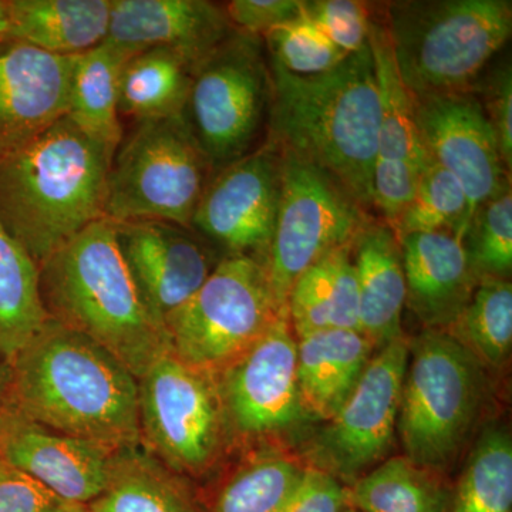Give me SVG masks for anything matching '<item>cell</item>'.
<instances>
[{"mask_svg":"<svg viewBox=\"0 0 512 512\" xmlns=\"http://www.w3.org/2000/svg\"><path fill=\"white\" fill-rule=\"evenodd\" d=\"M269 69L265 143L319 168L373 214L380 101L369 43L319 76H293L271 62Z\"/></svg>","mask_w":512,"mask_h":512,"instance_id":"obj_1","label":"cell"},{"mask_svg":"<svg viewBox=\"0 0 512 512\" xmlns=\"http://www.w3.org/2000/svg\"><path fill=\"white\" fill-rule=\"evenodd\" d=\"M10 372L25 419L114 453L143 439L136 376L82 333L49 318Z\"/></svg>","mask_w":512,"mask_h":512,"instance_id":"obj_2","label":"cell"},{"mask_svg":"<svg viewBox=\"0 0 512 512\" xmlns=\"http://www.w3.org/2000/svg\"><path fill=\"white\" fill-rule=\"evenodd\" d=\"M113 156L63 117L0 157V220L37 266L106 218Z\"/></svg>","mask_w":512,"mask_h":512,"instance_id":"obj_3","label":"cell"},{"mask_svg":"<svg viewBox=\"0 0 512 512\" xmlns=\"http://www.w3.org/2000/svg\"><path fill=\"white\" fill-rule=\"evenodd\" d=\"M47 316L106 349L140 379L170 352L163 323L131 275L114 222H94L39 266Z\"/></svg>","mask_w":512,"mask_h":512,"instance_id":"obj_4","label":"cell"},{"mask_svg":"<svg viewBox=\"0 0 512 512\" xmlns=\"http://www.w3.org/2000/svg\"><path fill=\"white\" fill-rule=\"evenodd\" d=\"M382 10L413 99L474 92L512 33L511 0H394Z\"/></svg>","mask_w":512,"mask_h":512,"instance_id":"obj_5","label":"cell"},{"mask_svg":"<svg viewBox=\"0 0 512 512\" xmlns=\"http://www.w3.org/2000/svg\"><path fill=\"white\" fill-rule=\"evenodd\" d=\"M484 383V367L446 330L409 340L396 426L403 456L443 474L476 424Z\"/></svg>","mask_w":512,"mask_h":512,"instance_id":"obj_6","label":"cell"},{"mask_svg":"<svg viewBox=\"0 0 512 512\" xmlns=\"http://www.w3.org/2000/svg\"><path fill=\"white\" fill-rule=\"evenodd\" d=\"M271 92L264 40L239 30L192 69L183 119L212 173L265 143Z\"/></svg>","mask_w":512,"mask_h":512,"instance_id":"obj_7","label":"cell"},{"mask_svg":"<svg viewBox=\"0 0 512 512\" xmlns=\"http://www.w3.org/2000/svg\"><path fill=\"white\" fill-rule=\"evenodd\" d=\"M212 168L181 117L136 121L121 138L107 180L106 218L190 228Z\"/></svg>","mask_w":512,"mask_h":512,"instance_id":"obj_8","label":"cell"},{"mask_svg":"<svg viewBox=\"0 0 512 512\" xmlns=\"http://www.w3.org/2000/svg\"><path fill=\"white\" fill-rule=\"evenodd\" d=\"M282 315L288 312L276 301L266 266L225 256L164 326L173 355L211 375L244 355Z\"/></svg>","mask_w":512,"mask_h":512,"instance_id":"obj_9","label":"cell"},{"mask_svg":"<svg viewBox=\"0 0 512 512\" xmlns=\"http://www.w3.org/2000/svg\"><path fill=\"white\" fill-rule=\"evenodd\" d=\"M281 158V197L266 271L286 311L299 276L330 252L352 245L373 215L319 168L292 154Z\"/></svg>","mask_w":512,"mask_h":512,"instance_id":"obj_10","label":"cell"},{"mask_svg":"<svg viewBox=\"0 0 512 512\" xmlns=\"http://www.w3.org/2000/svg\"><path fill=\"white\" fill-rule=\"evenodd\" d=\"M141 437L178 473L200 474L217 454L221 397L210 375L173 355L158 357L138 379Z\"/></svg>","mask_w":512,"mask_h":512,"instance_id":"obj_11","label":"cell"},{"mask_svg":"<svg viewBox=\"0 0 512 512\" xmlns=\"http://www.w3.org/2000/svg\"><path fill=\"white\" fill-rule=\"evenodd\" d=\"M409 340H394L370 357L359 383L313 443L316 470L355 483L386 460L399 416Z\"/></svg>","mask_w":512,"mask_h":512,"instance_id":"obj_12","label":"cell"},{"mask_svg":"<svg viewBox=\"0 0 512 512\" xmlns=\"http://www.w3.org/2000/svg\"><path fill=\"white\" fill-rule=\"evenodd\" d=\"M281 153L269 143L212 175L190 228L225 256L266 266L281 197Z\"/></svg>","mask_w":512,"mask_h":512,"instance_id":"obj_13","label":"cell"},{"mask_svg":"<svg viewBox=\"0 0 512 512\" xmlns=\"http://www.w3.org/2000/svg\"><path fill=\"white\" fill-rule=\"evenodd\" d=\"M413 101L424 153L463 187L468 224L478 205L511 185L493 127L473 92L436 94Z\"/></svg>","mask_w":512,"mask_h":512,"instance_id":"obj_14","label":"cell"},{"mask_svg":"<svg viewBox=\"0 0 512 512\" xmlns=\"http://www.w3.org/2000/svg\"><path fill=\"white\" fill-rule=\"evenodd\" d=\"M296 362L298 340L288 315H282L254 346L222 370L221 403L239 431L272 433L305 417Z\"/></svg>","mask_w":512,"mask_h":512,"instance_id":"obj_15","label":"cell"},{"mask_svg":"<svg viewBox=\"0 0 512 512\" xmlns=\"http://www.w3.org/2000/svg\"><path fill=\"white\" fill-rule=\"evenodd\" d=\"M114 228L144 301L163 325L222 259L197 232L174 222L121 221L114 222Z\"/></svg>","mask_w":512,"mask_h":512,"instance_id":"obj_16","label":"cell"},{"mask_svg":"<svg viewBox=\"0 0 512 512\" xmlns=\"http://www.w3.org/2000/svg\"><path fill=\"white\" fill-rule=\"evenodd\" d=\"M369 47L375 62L380 128L373 173V210L392 227L412 201L427 154L421 146L412 94L404 86L386 25L372 15Z\"/></svg>","mask_w":512,"mask_h":512,"instance_id":"obj_17","label":"cell"},{"mask_svg":"<svg viewBox=\"0 0 512 512\" xmlns=\"http://www.w3.org/2000/svg\"><path fill=\"white\" fill-rule=\"evenodd\" d=\"M74 59L0 43V157L66 117Z\"/></svg>","mask_w":512,"mask_h":512,"instance_id":"obj_18","label":"cell"},{"mask_svg":"<svg viewBox=\"0 0 512 512\" xmlns=\"http://www.w3.org/2000/svg\"><path fill=\"white\" fill-rule=\"evenodd\" d=\"M119 453L46 429L18 413L0 434V457L72 503L87 505L109 487Z\"/></svg>","mask_w":512,"mask_h":512,"instance_id":"obj_19","label":"cell"},{"mask_svg":"<svg viewBox=\"0 0 512 512\" xmlns=\"http://www.w3.org/2000/svg\"><path fill=\"white\" fill-rule=\"evenodd\" d=\"M234 30L224 5L208 0H111L106 42L128 55L175 50L195 67Z\"/></svg>","mask_w":512,"mask_h":512,"instance_id":"obj_20","label":"cell"},{"mask_svg":"<svg viewBox=\"0 0 512 512\" xmlns=\"http://www.w3.org/2000/svg\"><path fill=\"white\" fill-rule=\"evenodd\" d=\"M402 247L406 306L424 328L447 330L470 302L477 281L454 232L410 234Z\"/></svg>","mask_w":512,"mask_h":512,"instance_id":"obj_21","label":"cell"},{"mask_svg":"<svg viewBox=\"0 0 512 512\" xmlns=\"http://www.w3.org/2000/svg\"><path fill=\"white\" fill-rule=\"evenodd\" d=\"M359 286V332L373 349L403 338L406 308L402 247L392 227L372 218L352 245Z\"/></svg>","mask_w":512,"mask_h":512,"instance_id":"obj_22","label":"cell"},{"mask_svg":"<svg viewBox=\"0 0 512 512\" xmlns=\"http://www.w3.org/2000/svg\"><path fill=\"white\" fill-rule=\"evenodd\" d=\"M296 340L303 416L329 421L355 390L375 349L357 330H320Z\"/></svg>","mask_w":512,"mask_h":512,"instance_id":"obj_23","label":"cell"},{"mask_svg":"<svg viewBox=\"0 0 512 512\" xmlns=\"http://www.w3.org/2000/svg\"><path fill=\"white\" fill-rule=\"evenodd\" d=\"M10 39L56 56H80L106 42L111 0H9Z\"/></svg>","mask_w":512,"mask_h":512,"instance_id":"obj_24","label":"cell"},{"mask_svg":"<svg viewBox=\"0 0 512 512\" xmlns=\"http://www.w3.org/2000/svg\"><path fill=\"white\" fill-rule=\"evenodd\" d=\"M352 245L330 252L292 286L286 311L296 339L320 330L359 332V286Z\"/></svg>","mask_w":512,"mask_h":512,"instance_id":"obj_25","label":"cell"},{"mask_svg":"<svg viewBox=\"0 0 512 512\" xmlns=\"http://www.w3.org/2000/svg\"><path fill=\"white\" fill-rule=\"evenodd\" d=\"M131 55L101 43L74 59L66 117L87 137L116 151L124 136L119 111L120 76Z\"/></svg>","mask_w":512,"mask_h":512,"instance_id":"obj_26","label":"cell"},{"mask_svg":"<svg viewBox=\"0 0 512 512\" xmlns=\"http://www.w3.org/2000/svg\"><path fill=\"white\" fill-rule=\"evenodd\" d=\"M194 64L175 50L151 47L134 53L120 76V117L136 121L183 116Z\"/></svg>","mask_w":512,"mask_h":512,"instance_id":"obj_27","label":"cell"},{"mask_svg":"<svg viewBox=\"0 0 512 512\" xmlns=\"http://www.w3.org/2000/svg\"><path fill=\"white\" fill-rule=\"evenodd\" d=\"M451 487L441 473L404 456L389 457L345 487L357 512H446Z\"/></svg>","mask_w":512,"mask_h":512,"instance_id":"obj_28","label":"cell"},{"mask_svg":"<svg viewBox=\"0 0 512 512\" xmlns=\"http://www.w3.org/2000/svg\"><path fill=\"white\" fill-rule=\"evenodd\" d=\"M39 266L0 220V356L9 363L45 328Z\"/></svg>","mask_w":512,"mask_h":512,"instance_id":"obj_29","label":"cell"},{"mask_svg":"<svg viewBox=\"0 0 512 512\" xmlns=\"http://www.w3.org/2000/svg\"><path fill=\"white\" fill-rule=\"evenodd\" d=\"M89 512H202L183 485L163 468L133 450L116 456L109 487L92 503Z\"/></svg>","mask_w":512,"mask_h":512,"instance_id":"obj_30","label":"cell"},{"mask_svg":"<svg viewBox=\"0 0 512 512\" xmlns=\"http://www.w3.org/2000/svg\"><path fill=\"white\" fill-rule=\"evenodd\" d=\"M446 512H512V441L507 430L491 427L478 437L451 487Z\"/></svg>","mask_w":512,"mask_h":512,"instance_id":"obj_31","label":"cell"},{"mask_svg":"<svg viewBox=\"0 0 512 512\" xmlns=\"http://www.w3.org/2000/svg\"><path fill=\"white\" fill-rule=\"evenodd\" d=\"M446 332L481 366H504L512 348L511 281L478 282L470 302Z\"/></svg>","mask_w":512,"mask_h":512,"instance_id":"obj_32","label":"cell"},{"mask_svg":"<svg viewBox=\"0 0 512 512\" xmlns=\"http://www.w3.org/2000/svg\"><path fill=\"white\" fill-rule=\"evenodd\" d=\"M306 470L284 456L256 458L222 485L212 512L282 511L298 493Z\"/></svg>","mask_w":512,"mask_h":512,"instance_id":"obj_33","label":"cell"},{"mask_svg":"<svg viewBox=\"0 0 512 512\" xmlns=\"http://www.w3.org/2000/svg\"><path fill=\"white\" fill-rule=\"evenodd\" d=\"M467 214L463 187L453 175L427 157L412 201L393 222L392 229L397 238L439 231L454 232L461 238Z\"/></svg>","mask_w":512,"mask_h":512,"instance_id":"obj_34","label":"cell"},{"mask_svg":"<svg viewBox=\"0 0 512 512\" xmlns=\"http://www.w3.org/2000/svg\"><path fill=\"white\" fill-rule=\"evenodd\" d=\"M471 274L478 282L510 281L512 272L511 185L478 205L461 235Z\"/></svg>","mask_w":512,"mask_h":512,"instance_id":"obj_35","label":"cell"},{"mask_svg":"<svg viewBox=\"0 0 512 512\" xmlns=\"http://www.w3.org/2000/svg\"><path fill=\"white\" fill-rule=\"evenodd\" d=\"M262 40L269 62L278 64L293 76L328 73L349 56L305 16L269 30Z\"/></svg>","mask_w":512,"mask_h":512,"instance_id":"obj_36","label":"cell"},{"mask_svg":"<svg viewBox=\"0 0 512 512\" xmlns=\"http://www.w3.org/2000/svg\"><path fill=\"white\" fill-rule=\"evenodd\" d=\"M372 8L359 0H303V16L348 55L367 46Z\"/></svg>","mask_w":512,"mask_h":512,"instance_id":"obj_37","label":"cell"},{"mask_svg":"<svg viewBox=\"0 0 512 512\" xmlns=\"http://www.w3.org/2000/svg\"><path fill=\"white\" fill-rule=\"evenodd\" d=\"M488 123L493 127L501 158L512 168V70L510 60L485 70L474 89Z\"/></svg>","mask_w":512,"mask_h":512,"instance_id":"obj_38","label":"cell"},{"mask_svg":"<svg viewBox=\"0 0 512 512\" xmlns=\"http://www.w3.org/2000/svg\"><path fill=\"white\" fill-rule=\"evenodd\" d=\"M0 512H89L0 457Z\"/></svg>","mask_w":512,"mask_h":512,"instance_id":"obj_39","label":"cell"},{"mask_svg":"<svg viewBox=\"0 0 512 512\" xmlns=\"http://www.w3.org/2000/svg\"><path fill=\"white\" fill-rule=\"evenodd\" d=\"M232 28L262 37L303 16V0H232L225 3Z\"/></svg>","mask_w":512,"mask_h":512,"instance_id":"obj_40","label":"cell"},{"mask_svg":"<svg viewBox=\"0 0 512 512\" xmlns=\"http://www.w3.org/2000/svg\"><path fill=\"white\" fill-rule=\"evenodd\" d=\"M345 487L336 478L308 467L298 493L279 512H343Z\"/></svg>","mask_w":512,"mask_h":512,"instance_id":"obj_41","label":"cell"},{"mask_svg":"<svg viewBox=\"0 0 512 512\" xmlns=\"http://www.w3.org/2000/svg\"><path fill=\"white\" fill-rule=\"evenodd\" d=\"M18 413V409H16L15 406V399H13L12 372H10V365L0 356V434H2L6 424Z\"/></svg>","mask_w":512,"mask_h":512,"instance_id":"obj_42","label":"cell"},{"mask_svg":"<svg viewBox=\"0 0 512 512\" xmlns=\"http://www.w3.org/2000/svg\"><path fill=\"white\" fill-rule=\"evenodd\" d=\"M10 29H12V20H10L9 0H0V43L10 39Z\"/></svg>","mask_w":512,"mask_h":512,"instance_id":"obj_43","label":"cell"},{"mask_svg":"<svg viewBox=\"0 0 512 512\" xmlns=\"http://www.w3.org/2000/svg\"><path fill=\"white\" fill-rule=\"evenodd\" d=\"M343 512H357V511L353 510V508L346 507L345 510H343Z\"/></svg>","mask_w":512,"mask_h":512,"instance_id":"obj_44","label":"cell"}]
</instances>
